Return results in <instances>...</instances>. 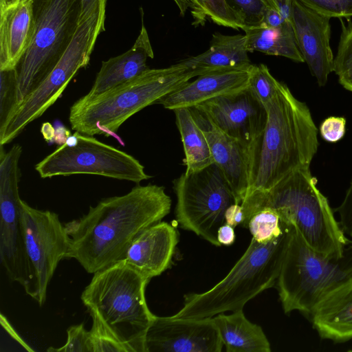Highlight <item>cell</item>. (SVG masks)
I'll return each instance as SVG.
<instances>
[{"label": "cell", "mask_w": 352, "mask_h": 352, "mask_svg": "<svg viewBox=\"0 0 352 352\" xmlns=\"http://www.w3.org/2000/svg\"><path fill=\"white\" fill-rule=\"evenodd\" d=\"M106 8L80 22L76 34L59 62L16 107L0 128V144L10 143L25 126L41 116L62 95L77 72L89 63L100 34L105 30Z\"/></svg>", "instance_id": "9"}, {"label": "cell", "mask_w": 352, "mask_h": 352, "mask_svg": "<svg viewBox=\"0 0 352 352\" xmlns=\"http://www.w3.org/2000/svg\"><path fill=\"white\" fill-rule=\"evenodd\" d=\"M227 352H270L262 328L251 322L243 309L212 317Z\"/></svg>", "instance_id": "24"}, {"label": "cell", "mask_w": 352, "mask_h": 352, "mask_svg": "<svg viewBox=\"0 0 352 352\" xmlns=\"http://www.w3.org/2000/svg\"><path fill=\"white\" fill-rule=\"evenodd\" d=\"M171 199L164 186L137 185L128 193L100 200L64 226L70 236L66 258L90 274L123 260L134 239L169 214Z\"/></svg>", "instance_id": "1"}, {"label": "cell", "mask_w": 352, "mask_h": 352, "mask_svg": "<svg viewBox=\"0 0 352 352\" xmlns=\"http://www.w3.org/2000/svg\"><path fill=\"white\" fill-rule=\"evenodd\" d=\"M42 178L87 174L139 184L151 176L133 156L76 131L35 166Z\"/></svg>", "instance_id": "11"}, {"label": "cell", "mask_w": 352, "mask_h": 352, "mask_svg": "<svg viewBox=\"0 0 352 352\" xmlns=\"http://www.w3.org/2000/svg\"><path fill=\"white\" fill-rule=\"evenodd\" d=\"M142 21L140 34L133 45L124 53L102 61L87 96L102 94L136 78L148 69L146 61L153 58L154 54L143 19Z\"/></svg>", "instance_id": "21"}, {"label": "cell", "mask_w": 352, "mask_h": 352, "mask_svg": "<svg viewBox=\"0 0 352 352\" xmlns=\"http://www.w3.org/2000/svg\"><path fill=\"white\" fill-rule=\"evenodd\" d=\"M223 346L212 317L155 316L145 338L146 352H221Z\"/></svg>", "instance_id": "15"}, {"label": "cell", "mask_w": 352, "mask_h": 352, "mask_svg": "<svg viewBox=\"0 0 352 352\" xmlns=\"http://www.w3.org/2000/svg\"><path fill=\"white\" fill-rule=\"evenodd\" d=\"M32 1L34 33L30 47L16 67L17 106L55 67L80 24V0Z\"/></svg>", "instance_id": "8"}, {"label": "cell", "mask_w": 352, "mask_h": 352, "mask_svg": "<svg viewBox=\"0 0 352 352\" xmlns=\"http://www.w3.org/2000/svg\"><path fill=\"white\" fill-rule=\"evenodd\" d=\"M66 343L60 348L52 346L47 349L53 352H93L89 331H87L82 323L70 326L67 330Z\"/></svg>", "instance_id": "35"}, {"label": "cell", "mask_w": 352, "mask_h": 352, "mask_svg": "<svg viewBox=\"0 0 352 352\" xmlns=\"http://www.w3.org/2000/svg\"><path fill=\"white\" fill-rule=\"evenodd\" d=\"M19 160L8 155L0 161V260L11 282L25 290L30 281L19 194Z\"/></svg>", "instance_id": "13"}, {"label": "cell", "mask_w": 352, "mask_h": 352, "mask_svg": "<svg viewBox=\"0 0 352 352\" xmlns=\"http://www.w3.org/2000/svg\"><path fill=\"white\" fill-rule=\"evenodd\" d=\"M230 8L239 16L245 28L259 27L270 8L264 0H225Z\"/></svg>", "instance_id": "32"}, {"label": "cell", "mask_w": 352, "mask_h": 352, "mask_svg": "<svg viewBox=\"0 0 352 352\" xmlns=\"http://www.w3.org/2000/svg\"><path fill=\"white\" fill-rule=\"evenodd\" d=\"M107 0H80L81 12L80 22L106 8Z\"/></svg>", "instance_id": "37"}, {"label": "cell", "mask_w": 352, "mask_h": 352, "mask_svg": "<svg viewBox=\"0 0 352 352\" xmlns=\"http://www.w3.org/2000/svg\"><path fill=\"white\" fill-rule=\"evenodd\" d=\"M181 135L186 166V174L199 171L213 164L209 144L189 108L173 110Z\"/></svg>", "instance_id": "26"}, {"label": "cell", "mask_w": 352, "mask_h": 352, "mask_svg": "<svg viewBox=\"0 0 352 352\" xmlns=\"http://www.w3.org/2000/svg\"><path fill=\"white\" fill-rule=\"evenodd\" d=\"M190 110L206 137L213 162L232 188L236 203L241 204L248 186V146L221 131L194 109Z\"/></svg>", "instance_id": "17"}, {"label": "cell", "mask_w": 352, "mask_h": 352, "mask_svg": "<svg viewBox=\"0 0 352 352\" xmlns=\"http://www.w3.org/2000/svg\"><path fill=\"white\" fill-rule=\"evenodd\" d=\"M264 1L270 8L280 12L287 21H291L292 0H264Z\"/></svg>", "instance_id": "39"}, {"label": "cell", "mask_w": 352, "mask_h": 352, "mask_svg": "<svg viewBox=\"0 0 352 352\" xmlns=\"http://www.w3.org/2000/svg\"><path fill=\"white\" fill-rule=\"evenodd\" d=\"M245 34L223 35L215 32L208 50L182 62L198 76L206 73L248 67L252 65L245 47Z\"/></svg>", "instance_id": "23"}, {"label": "cell", "mask_w": 352, "mask_h": 352, "mask_svg": "<svg viewBox=\"0 0 352 352\" xmlns=\"http://www.w3.org/2000/svg\"><path fill=\"white\" fill-rule=\"evenodd\" d=\"M190 109L248 148L261 133L267 120L265 107L249 87L219 96Z\"/></svg>", "instance_id": "14"}, {"label": "cell", "mask_w": 352, "mask_h": 352, "mask_svg": "<svg viewBox=\"0 0 352 352\" xmlns=\"http://www.w3.org/2000/svg\"><path fill=\"white\" fill-rule=\"evenodd\" d=\"M217 240L219 243L224 245H230L235 241V233L234 227L224 223L218 230Z\"/></svg>", "instance_id": "41"}, {"label": "cell", "mask_w": 352, "mask_h": 352, "mask_svg": "<svg viewBox=\"0 0 352 352\" xmlns=\"http://www.w3.org/2000/svg\"><path fill=\"white\" fill-rule=\"evenodd\" d=\"M247 228L252 239L258 243L268 242L279 236L283 230L278 214L268 208L254 213L250 217Z\"/></svg>", "instance_id": "29"}, {"label": "cell", "mask_w": 352, "mask_h": 352, "mask_svg": "<svg viewBox=\"0 0 352 352\" xmlns=\"http://www.w3.org/2000/svg\"><path fill=\"white\" fill-rule=\"evenodd\" d=\"M248 52H260L268 55L280 56L298 63L305 62L298 47L291 21L278 28L259 26L245 28Z\"/></svg>", "instance_id": "25"}, {"label": "cell", "mask_w": 352, "mask_h": 352, "mask_svg": "<svg viewBox=\"0 0 352 352\" xmlns=\"http://www.w3.org/2000/svg\"><path fill=\"white\" fill-rule=\"evenodd\" d=\"M285 224L289 239L276 285L285 314L298 311L309 317L325 296L352 282V241L342 256H327L312 250L294 224Z\"/></svg>", "instance_id": "7"}, {"label": "cell", "mask_w": 352, "mask_h": 352, "mask_svg": "<svg viewBox=\"0 0 352 352\" xmlns=\"http://www.w3.org/2000/svg\"><path fill=\"white\" fill-rule=\"evenodd\" d=\"M195 11L192 14L195 25H204L207 19L216 24L235 30H243L245 25L230 8L225 0H195Z\"/></svg>", "instance_id": "27"}, {"label": "cell", "mask_w": 352, "mask_h": 352, "mask_svg": "<svg viewBox=\"0 0 352 352\" xmlns=\"http://www.w3.org/2000/svg\"><path fill=\"white\" fill-rule=\"evenodd\" d=\"M34 30L32 0H19L0 10V71L16 69Z\"/></svg>", "instance_id": "20"}, {"label": "cell", "mask_w": 352, "mask_h": 352, "mask_svg": "<svg viewBox=\"0 0 352 352\" xmlns=\"http://www.w3.org/2000/svg\"><path fill=\"white\" fill-rule=\"evenodd\" d=\"M330 19L300 1L292 0L291 23L296 43L320 86L325 85L329 75L334 70Z\"/></svg>", "instance_id": "16"}, {"label": "cell", "mask_w": 352, "mask_h": 352, "mask_svg": "<svg viewBox=\"0 0 352 352\" xmlns=\"http://www.w3.org/2000/svg\"><path fill=\"white\" fill-rule=\"evenodd\" d=\"M287 21H287L280 12L273 8H269L261 26L278 28Z\"/></svg>", "instance_id": "40"}, {"label": "cell", "mask_w": 352, "mask_h": 352, "mask_svg": "<svg viewBox=\"0 0 352 352\" xmlns=\"http://www.w3.org/2000/svg\"><path fill=\"white\" fill-rule=\"evenodd\" d=\"M19 0H0V10L17 2Z\"/></svg>", "instance_id": "43"}, {"label": "cell", "mask_w": 352, "mask_h": 352, "mask_svg": "<svg viewBox=\"0 0 352 352\" xmlns=\"http://www.w3.org/2000/svg\"><path fill=\"white\" fill-rule=\"evenodd\" d=\"M266 243L254 239L226 276L203 293L184 296L175 318H204L243 309L251 299L276 285L289 239V228Z\"/></svg>", "instance_id": "6"}, {"label": "cell", "mask_w": 352, "mask_h": 352, "mask_svg": "<svg viewBox=\"0 0 352 352\" xmlns=\"http://www.w3.org/2000/svg\"><path fill=\"white\" fill-rule=\"evenodd\" d=\"M252 65L248 67L211 72L198 76L156 103L165 109L192 108L221 95L236 92L248 87Z\"/></svg>", "instance_id": "18"}, {"label": "cell", "mask_w": 352, "mask_h": 352, "mask_svg": "<svg viewBox=\"0 0 352 352\" xmlns=\"http://www.w3.org/2000/svg\"><path fill=\"white\" fill-rule=\"evenodd\" d=\"M178 241L177 230L166 222L160 221L134 239L124 259L151 280L170 267Z\"/></svg>", "instance_id": "19"}, {"label": "cell", "mask_w": 352, "mask_h": 352, "mask_svg": "<svg viewBox=\"0 0 352 352\" xmlns=\"http://www.w3.org/2000/svg\"><path fill=\"white\" fill-rule=\"evenodd\" d=\"M346 120L342 117H329L322 124L320 131L327 141L335 142L340 140L345 132Z\"/></svg>", "instance_id": "36"}, {"label": "cell", "mask_w": 352, "mask_h": 352, "mask_svg": "<svg viewBox=\"0 0 352 352\" xmlns=\"http://www.w3.org/2000/svg\"><path fill=\"white\" fill-rule=\"evenodd\" d=\"M0 128L6 122L18 104L16 69L0 71Z\"/></svg>", "instance_id": "31"}, {"label": "cell", "mask_w": 352, "mask_h": 352, "mask_svg": "<svg viewBox=\"0 0 352 352\" xmlns=\"http://www.w3.org/2000/svg\"><path fill=\"white\" fill-rule=\"evenodd\" d=\"M280 83L264 64L252 65L248 87L265 108L276 94Z\"/></svg>", "instance_id": "30"}, {"label": "cell", "mask_w": 352, "mask_h": 352, "mask_svg": "<svg viewBox=\"0 0 352 352\" xmlns=\"http://www.w3.org/2000/svg\"><path fill=\"white\" fill-rule=\"evenodd\" d=\"M341 21L342 30L334 58V70L339 82L352 91V22Z\"/></svg>", "instance_id": "28"}, {"label": "cell", "mask_w": 352, "mask_h": 352, "mask_svg": "<svg viewBox=\"0 0 352 352\" xmlns=\"http://www.w3.org/2000/svg\"><path fill=\"white\" fill-rule=\"evenodd\" d=\"M267 120L248 148V186L243 202L269 192L293 171L310 166L319 145L308 107L280 82L266 107Z\"/></svg>", "instance_id": "2"}, {"label": "cell", "mask_w": 352, "mask_h": 352, "mask_svg": "<svg viewBox=\"0 0 352 352\" xmlns=\"http://www.w3.org/2000/svg\"><path fill=\"white\" fill-rule=\"evenodd\" d=\"M309 318L323 339L335 342L352 339V282L325 296L316 305Z\"/></svg>", "instance_id": "22"}, {"label": "cell", "mask_w": 352, "mask_h": 352, "mask_svg": "<svg viewBox=\"0 0 352 352\" xmlns=\"http://www.w3.org/2000/svg\"><path fill=\"white\" fill-rule=\"evenodd\" d=\"M177 6L180 14L184 16L186 11L190 8L191 13L192 14L196 9V4L195 0H173Z\"/></svg>", "instance_id": "42"}, {"label": "cell", "mask_w": 352, "mask_h": 352, "mask_svg": "<svg viewBox=\"0 0 352 352\" xmlns=\"http://www.w3.org/2000/svg\"><path fill=\"white\" fill-rule=\"evenodd\" d=\"M241 205L244 228L254 213L268 208L278 214L281 222L294 224L314 251L330 257L343 256L348 239L317 188L309 166L296 169L262 197Z\"/></svg>", "instance_id": "3"}, {"label": "cell", "mask_w": 352, "mask_h": 352, "mask_svg": "<svg viewBox=\"0 0 352 352\" xmlns=\"http://www.w3.org/2000/svg\"><path fill=\"white\" fill-rule=\"evenodd\" d=\"M226 223L236 227L241 224L243 221L242 206L239 204H232L228 208L225 213Z\"/></svg>", "instance_id": "38"}, {"label": "cell", "mask_w": 352, "mask_h": 352, "mask_svg": "<svg viewBox=\"0 0 352 352\" xmlns=\"http://www.w3.org/2000/svg\"><path fill=\"white\" fill-rule=\"evenodd\" d=\"M149 279L124 259L94 274L80 298L128 352H146L145 338L154 315L145 289Z\"/></svg>", "instance_id": "4"}, {"label": "cell", "mask_w": 352, "mask_h": 352, "mask_svg": "<svg viewBox=\"0 0 352 352\" xmlns=\"http://www.w3.org/2000/svg\"><path fill=\"white\" fill-rule=\"evenodd\" d=\"M91 317L92 325L89 333L93 352H128L126 349L112 336L95 316L91 315Z\"/></svg>", "instance_id": "33"}, {"label": "cell", "mask_w": 352, "mask_h": 352, "mask_svg": "<svg viewBox=\"0 0 352 352\" xmlns=\"http://www.w3.org/2000/svg\"><path fill=\"white\" fill-rule=\"evenodd\" d=\"M173 184L177 197L175 214L179 227L221 246L218 230L226 223L228 208L236 203L219 168L213 163L197 172L184 173Z\"/></svg>", "instance_id": "10"}, {"label": "cell", "mask_w": 352, "mask_h": 352, "mask_svg": "<svg viewBox=\"0 0 352 352\" xmlns=\"http://www.w3.org/2000/svg\"><path fill=\"white\" fill-rule=\"evenodd\" d=\"M305 5L329 18L352 17V0H299Z\"/></svg>", "instance_id": "34"}, {"label": "cell", "mask_w": 352, "mask_h": 352, "mask_svg": "<svg viewBox=\"0 0 352 352\" xmlns=\"http://www.w3.org/2000/svg\"><path fill=\"white\" fill-rule=\"evenodd\" d=\"M350 351H352V350H350Z\"/></svg>", "instance_id": "44"}, {"label": "cell", "mask_w": 352, "mask_h": 352, "mask_svg": "<svg viewBox=\"0 0 352 352\" xmlns=\"http://www.w3.org/2000/svg\"><path fill=\"white\" fill-rule=\"evenodd\" d=\"M194 77L195 73L182 61L166 68H148L102 94L76 101L69 116L72 129L87 135L116 136L130 117Z\"/></svg>", "instance_id": "5"}, {"label": "cell", "mask_w": 352, "mask_h": 352, "mask_svg": "<svg viewBox=\"0 0 352 352\" xmlns=\"http://www.w3.org/2000/svg\"><path fill=\"white\" fill-rule=\"evenodd\" d=\"M21 220L30 281L26 294L40 306L59 262L66 258L70 236L58 214L36 209L21 201Z\"/></svg>", "instance_id": "12"}]
</instances>
